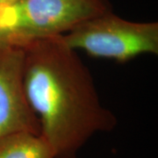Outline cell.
<instances>
[{
  "label": "cell",
  "instance_id": "1",
  "mask_svg": "<svg viewBox=\"0 0 158 158\" xmlns=\"http://www.w3.org/2000/svg\"><path fill=\"white\" fill-rule=\"evenodd\" d=\"M22 46L24 88L40 135L56 158H77L92 136L113 131L117 118L102 105L89 69L62 36Z\"/></svg>",
  "mask_w": 158,
  "mask_h": 158
},
{
  "label": "cell",
  "instance_id": "2",
  "mask_svg": "<svg viewBox=\"0 0 158 158\" xmlns=\"http://www.w3.org/2000/svg\"><path fill=\"white\" fill-rule=\"evenodd\" d=\"M108 11L106 0H14L0 6V29L21 45L62 36Z\"/></svg>",
  "mask_w": 158,
  "mask_h": 158
},
{
  "label": "cell",
  "instance_id": "3",
  "mask_svg": "<svg viewBox=\"0 0 158 158\" xmlns=\"http://www.w3.org/2000/svg\"><path fill=\"white\" fill-rule=\"evenodd\" d=\"M62 40L74 50L90 56L126 62L145 55L158 54V24L133 22L110 11L82 23Z\"/></svg>",
  "mask_w": 158,
  "mask_h": 158
},
{
  "label": "cell",
  "instance_id": "4",
  "mask_svg": "<svg viewBox=\"0 0 158 158\" xmlns=\"http://www.w3.org/2000/svg\"><path fill=\"white\" fill-rule=\"evenodd\" d=\"M24 48L0 45V140L16 133L40 135V123L24 88Z\"/></svg>",
  "mask_w": 158,
  "mask_h": 158
},
{
  "label": "cell",
  "instance_id": "5",
  "mask_svg": "<svg viewBox=\"0 0 158 158\" xmlns=\"http://www.w3.org/2000/svg\"><path fill=\"white\" fill-rule=\"evenodd\" d=\"M0 158H56L40 135L16 133L0 140Z\"/></svg>",
  "mask_w": 158,
  "mask_h": 158
},
{
  "label": "cell",
  "instance_id": "6",
  "mask_svg": "<svg viewBox=\"0 0 158 158\" xmlns=\"http://www.w3.org/2000/svg\"><path fill=\"white\" fill-rule=\"evenodd\" d=\"M1 44H15L8 34L0 29V45Z\"/></svg>",
  "mask_w": 158,
  "mask_h": 158
},
{
  "label": "cell",
  "instance_id": "7",
  "mask_svg": "<svg viewBox=\"0 0 158 158\" xmlns=\"http://www.w3.org/2000/svg\"><path fill=\"white\" fill-rule=\"evenodd\" d=\"M12 1H14V0H0V6L8 4V3H11Z\"/></svg>",
  "mask_w": 158,
  "mask_h": 158
}]
</instances>
